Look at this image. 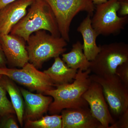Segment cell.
Listing matches in <instances>:
<instances>
[{
  "instance_id": "1",
  "label": "cell",
  "mask_w": 128,
  "mask_h": 128,
  "mask_svg": "<svg viewBox=\"0 0 128 128\" xmlns=\"http://www.w3.org/2000/svg\"><path fill=\"white\" fill-rule=\"evenodd\" d=\"M91 73L89 69L85 71L78 70L75 78L71 83L57 85L56 89L46 91L44 94L54 99L48 109L50 114H58L66 108L88 107L82 96L92 82L89 77Z\"/></svg>"
},
{
  "instance_id": "2",
  "label": "cell",
  "mask_w": 128,
  "mask_h": 128,
  "mask_svg": "<svg viewBox=\"0 0 128 128\" xmlns=\"http://www.w3.org/2000/svg\"><path fill=\"white\" fill-rule=\"evenodd\" d=\"M28 12L12 28L10 34L22 37L26 42L34 32L44 30L56 37H61L52 11L44 0H34Z\"/></svg>"
},
{
  "instance_id": "3",
  "label": "cell",
  "mask_w": 128,
  "mask_h": 128,
  "mask_svg": "<svg viewBox=\"0 0 128 128\" xmlns=\"http://www.w3.org/2000/svg\"><path fill=\"white\" fill-rule=\"evenodd\" d=\"M29 36L26 46L28 62L37 69L44 62L59 56L66 51L67 42L62 37H56L44 30L34 32Z\"/></svg>"
},
{
  "instance_id": "4",
  "label": "cell",
  "mask_w": 128,
  "mask_h": 128,
  "mask_svg": "<svg viewBox=\"0 0 128 128\" xmlns=\"http://www.w3.org/2000/svg\"><path fill=\"white\" fill-rule=\"evenodd\" d=\"M50 6L55 16L60 36L70 41L72 22L79 12H85L92 16L95 5L92 0H44Z\"/></svg>"
},
{
  "instance_id": "5",
  "label": "cell",
  "mask_w": 128,
  "mask_h": 128,
  "mask_svg": "<svg viewBox=\"0 0 128 128\" xmlns=\"http://www.w3.org/2000/svg\"><path fill=\"white\" fill-rule=\"evenodd\" d=\"M119 0H108L96 5L95 13L91 18L92 26L98 36L116 35L128 24V16H119Z\"/></svg>"
},
{
  "instance_id": "6",
  "label": "cell",
  "mask_w": 128,
  "mask_h": 128,
  "mask_svg": "<svg viewBox=\"0 0 128 128\" xmlns=\"http://www.w3.org/2000/svg\"><path fill=\"white\" fill-rule=\"evenodd\" d=\"M100 52L90 61L89 69L91 72L99 76L115 74L120 65L128 61V44L116 42L99 45Z\"/></svg>"
},
{
  "instance_id": "7",
  "label": "cell",
  "mask_w": 128,
  "mask_h": 128,
  "mask_svg": "<svg viewBox=\"0 0 128 128\" xmlns=\"http://www.w3.org/2000/svg\"><path fill=\"white\" fill-rule=\"evenodd\" d=\"M92 81L102 86L103 94L112 114L118 118L128 109V87L116 74L89 76Z\"/></svg>"
},
{
  "instance_id": "8",
  "label": "cell",
  "mask_w": 128,
  "mask_h": 128,
  "mask_svg": "<svg viewBox=\"0 0 128 128\" xmlns=\"http://www.w3.org/2000/svg\"><path fill=\"white\" fill-rule=\"evenodd\" d=\"M21 68H0V74L7 76L32 91L43 94L56 86L46 74L39 71L29 62Z\"/></svg>"
},
{
  "instance_id": "9",
  "label": "cell",
  "mask_w": 128,
  "mask_h": 128,
  "mask_svg": "<svg viewBox=\"0 0 128 128\" xmlns=\"http://www.w3.org/2000/svg\"><path fill=\"white\" fill-rule=\"evenodd\" d=\"M90 106L92 114L101 124L104 128H108L115 122L110 112L103 94L102 86L92 81L82 96Z\"/></svg>"
},
{
  "instance_id": "10",
  "label": "cell",
  "mask_w": 128,
  "mask_h": 128,
  "mask_svg": "<svg viewBox=\"0 0 128 128\" xmlns=\"http://www.w3.org/2000/svg\"><path fill=\"white\" fill-rule=\"evenodd\" d=\"M26 42L17 35L10 34L0 35V47L11 66L22 68L28 62Z\"/></svg>"
},
{
  "instance_id": "11",
  "label": "cell",
  "mask_w": 128,
  "mask_h": 128,
  "mask_svg": "<svg viewBox=\"0 0 128 128\" xmlns=\"http://www.w3.org/2000/svg\"><path fill=\"white\" fill-rule=\"evenodd\" d=\"M61 112L62 128H104L88 107L66 108Z\"/></svg>"
},
{
  "instance_id": "12",
  "label": "cell",
  "mask_w": 128,
  "mask_h": 128,
  "mask_svg": "<svg viewBox=\"0 0 128 128\" xmlns=\"http://www.w3.org/2000/svg\"><path fill=\"white\" fill-rule=\"evenodd\" d=\"M34 0H17L0 9V35L10 33L12 28L27 12Z\"/></svg>"
},
{
  "instance_id": "13",
  "label": "cell",
  "mask_w": 128,
  "mask_h": 128,
  "mask_svg": "<svg viewBox=\"0 0 128 128\" xmlns=\"http://www.w3.org/2000/svg\"><path fill=\"white\" fill-rule=\"evenodd\" d=\"M20 90L25 100L24 119L36 120L48 111L49 106L53 101L52 97L44 96L41 93L34 94L23 88H20Z\"/></svg>"
},
{
  "instance_id": "14",
  "label": "cell",
  "mask_w": 128,
  "mask_h": 128,
  "mask_svg": "<svg viewBox=\"0 0 128 128\" xmlns=\"http://www.w3.org/2000/svg\"><path fill=\"white\" fill-rule=\"evenodd\" d=\"M91 17L88 14L77 28L83 38V52L90 61L95 58L100 50V46H97L96 43V39L98 35L92 27Z\"/></svg>"
},
{
  "instance_id": "15",
  "label": "cell",
  "mask_w": 128,
  "mask_h": 128,
  "mask_svg": "<svg viewBox=\"0 0 128 128\" xmlns=\"http://www.w3.org/2000/svg\"><path fill=\"white\" fill-rule=\"evenodd\" d=\"M77 70L70 68L59 56L54 58V61L50 68L44 72L56 85L71 83L75 78Z\"/></svg>"
},
{
  "instance_id": "16",
  "label": "cell",
  "mask_w": 128,
  "mask_h": 128,
  "mask_svg": "<svg viewBox=\"0 0 128 128\" xmlns=\"http://www.w3.org/2000/svg\"><path fill=\"white\" fill-rule=\"evenodd\" d=\"M1 82L3 87L9 94L11 103L16 114L18 122L23 126L24 113V104L22 96L20 90L11 79L2 75Z\"/></svg>"
},
{
  "instance_id": "17",
  "label": "cell",
  "mask_w": 128,
  "mask_h": 128,
  "mask_svg": "<svg viewBox=\"0 0 128 128\" xmlns=\"http://www.w3.org/2000/svg\"><path fill=\"white\" fill-rule=\"evenodd\" d=\"M62 60L70 68L85 71L89 69L90 61L88 60L83 52L82 44L78 41L72 45L68 53L62 54Z\"/></svg>"
},
{
  "instance_id": "18",
  "label": "cell",
  "mask_w": 128,
  "mask_h": 128,
  "mask_svg": "<svg viewBox=\"0 0 128 128\" xmlns=\"http://www.w3.org/2000/svg\"><path fill=\"white\" fill-rule=\"evenodd\" d=\"M25 126L32 128H62V116L54 114L42 116L36 120H26Z\"/></svg>"
},
{
  "instance_id": "19",
  "label": "cell",
  "mask_w": 128,
  "mask_h": 128,
  "mask_svg": "<svg viewBox=\"0 0 128 128\" xmlns=\"http://www.w3.org/2000/svg\"><path fill=\"white\" fill-rule=\"evenodd\" d=\"M2 76L0 74V116L7 117L16 112L11 102L6 96V91L2 84Z\"/></svg>"
},
{
  "instance_id": "20",
  "label": "cell",
  "mask_w": 128,
  "mask_h": 128,
  "mask_svg": "<svg viewBox=\"0 0 128 128\" xmlns=\"http://www.w3.org/2000/svg\"><path fill=\"white\" fill-rule=\"evenodd\" d=\"M115 74L128 87V61L120 65L116 69Z\"/></svg>"
},
{
  "instance_id": "21",
  "label": "cell",
  "mask_w": 128,
  "mask_h": 128,
  "mask_svg": "<svg viewBox=\"0 0 128 128\" xmlns=\"http://www.w3.org/2000/svg\"><path fill=\"white\" fill-rule=\"evenodd\" d=\"M118 121L109 126L108 128H128V109L118 118Z\"/></svg>"
},
{
  "instance_id": "22",
  "label": "cell",
  "mask_w": 128,
  "mask_h": 128,
  "mask_svg": "<svg viewBox=\"0 0 128 128\" xmlns=\"http://www.w3.org/2000/svg\"><path fill=\"white\" fill-rule=\"evenodd\" d=\"M120 8L118 12L119 16H124L128 15V0H119Z\"/></svg>"
},
{
  "instance_id": "23",
  "label": "cell",
  "mask_w": 128,
  "mask_h": 128,
  "mask_svg": "<svg viewBox=\"0 0 128 128\" xmlns=\"http://www.w3.org/2000/svg\"><path fill=\"white\" fill-rule=\"evenodd\" d=\"M8 118L4 120L0 125V128H19L18 125L14 118L8 116Z\"/></svg>"
},
{
  "instance_id": "24",
  "label": "cell",
  "mask_w": 128,
  "mask_h": 128,
  "mask_svg": "<svg viewBox=\"0 0 128 128\" xmlns=\"http://www.w3.org/2000/svg\"><path fill=\"white\" fill-rule=\"evenodd\" d=\"M7 60L3 51L0 47V68H6Z\"/></svg>"
},
{
  "instance_id": "25",
  "label": "cell",
  "mask_w": 128,
  "mask_h": 128,
  "mask_svg": "<svg viewBox=\"0 0 128 128\" xmlns=\"http://www.w3.org/2000/svg\"><path fill=\"white\" fill-rule=\"evenodd\" d=\"M17 0H0V9L6 5Z\"/></svg>"
},
{
  "instance_id": "26",
  "label": "cell",
  "mask_w": 128,
  "mask_h": 128,
  "mask_svg": "<svg viewBox=\"0 0 128 128\" xmlns=\"http://www.w3.org/2000/svg\"><path fill=\"white\" fill-rule=\"evenodd\" d=\"M94 5L100 4L106 2L108 0H92Z\"/></svg>"
}]
</instances>
